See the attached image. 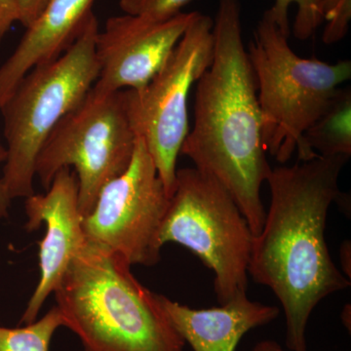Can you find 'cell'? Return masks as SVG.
Segmentation results:
<instances>
[{"label": "cell", "instance_id": "obj_1", "mask_svg": "<svg viewBox=\"0 0 351 351\" xmlns=\"http://www.w3.org/2000/svg\"><path fill=\"white\" fill-rule=\"evenodd\" d=\"M348 159L318 156L274 168L267 180L269 210L253 239L248 274L271 289L282 304L290 351H307L313 309L328 295L350 287L325 239L329 208L343 196L339 179Z\"/></svg>", "mask_w": 351, "mask_h": 351}, {"label": "cell", "instance_id": "obj_2", "mask_svg": "<svg viewBox=\"0 0 351 351\" xmlns=\"http://www.w3.org/2000/svg\"><path fill=\"white\" fill-rule=\"evenodd\" d=\"M213 59L196 82L195 122L181 154L218 180L254 237L265 223L261 189L271 172L262 142L257 82L242 39L239 0H219Z\"/></svg>", "mask_w": 351, "mask_h": 351}, {"label": "cell", "instance_id": "obj_3", "mask_svg": "<svg viewBox=\"0 0 351 351\" xmlns=\"http://www.w3.org/2000/svg\"><path fill=\"white\" fill-rule=\"evenodd\" d=\"M53 294L63 326L85 351H184L158 295L106 247L86 240Z\"/></svg>", "mask_w": 351, "mask_h": 351}, {"label": "cell", "instance_id": "obj_4", "mask_svg": "<svg viewBox=\"0 0 351 351\" xmlns=\"http://www.w3.org/2000/svg\"><path fill=\"white\" fill-rule=\"evenodd\" d=\"M288 38L267 10L247 50L257 82L263 149L280 164L295 152L299 161L318 156L307 149L304 133L351 77L348 60L304 59L291 49Z\"/></svg>", "mask_w": 351, "mask_h": 351}, {"label": "cell", "instance_id": "obj_5", "mask_svg": "<svg viewBox=\"0 0 351 351\" xmlns=\"http://www.w3.org/2000/svg\"><path fill=\"white\" fill-rule=\"evenodd\" d=\"M99 22L88 17L73 44L57 59L29 71L0 108L7 158L1 181L11 199L34 195L36 160L64 115L77 107L98 80Z\"/></svg>", "mask_w": 351, "mask_h": 351}, {"label": "cell", "instance_id": "obj_6", "mask_svg": "<svg viewBox=\"0 0 351 351\" xmlns=\"http://www.w3.org/2000/svg\"><path fill=\"white\" fill-rule=\"evenodd\" d=\"M254 235L225 186L197 168L177 170L160 230V243L193 252L213 270L219 304L247 293Z\"/></svg>", "mask_w": 351, "mask_h": 351}, {"label": "cell", "instance_id": "obj_7", "mask_svg": "<svg viewBox=\"0 0 351 351\" xmlns=\"http://www.w3.org/2000/svg\"><path fill=\"white\" fill-rule=\"evenodd\" d=\"M137 138L122 90L103 94L92 87L51 132L39 152L36 176L47 191L58 171L75 168L78 206L84 218L93 210L101 189L130 165Z\"/></svg>", "mask_w": 351, "mask_h": 351}, {"label": "cell", "instance_id": "obj_8", "mask_svg": "<svg viewBox=\"0 0 351 351\" xmlns=\"http://www.w3.org/2000/svg\"><path fill=\"white\" fill-rule=\"evenodd\" d=\"M213 23L209 16L196 12L151 82L140 90H122L132 129L145 141L170 198L178 156L189 132V94L213 59Z\"/></svg>", "mask_w": 351, "mask_h": 351}, {"label": "cell", "instance_id": "obj_9", "mask_svg": "<svg viewBox=\"0 0 351 351\" xmlns=\"http://www.w3.org/2000/svg\"><path fill=\"white\" fill-rule=\"evenodd\" d=\"M169 202L145 141L138 137L130 165L101 189L83 218L85 237L131 265L154 267L161 258L160 230Z\"/></svg>", "mask_w": 351, "mask_h": 351}, {"label": "cell", "instance_id": "obj_10", "mask_svg": "<svg viewBox=\"0 0 351 351\" xmlns=\"http://www.w3.org/2000/svg\"><path fill=\"white\" fill-rule=\"evenodd\" d=\"M195 13L182 12L167 21L129 14L108 19L97 36L95 91L110 94L144 88L162 68Z\"/></svg>", "mask_w": 351, "mask_h": 351}, {"label": "cell", "instance_id": "obj_11", "mask_svg": "<svg viewBox=\"0 0 351 351\" xmlns=\"http://www.w3.org/2000/svg\"><path fill=\"white\" fill-rule=\"evenodd\" d=\"M25 199V230L34 232L43 223L46 228L43 239L38 242L40 277L20 320V324L27 325L38 319L44 302L54 293L86 237L78 206L77 177L71 168L58 171L45 195L34 193Z\"/></svg>", "mask_w": 351, "mask_h": 351}, {"label": "cell", "instance_id": "obj_12", "mask_svg": "<svg viewBox=\"0 0 351 351\" xmlns=\"http://www.w3.org/2000/svg\"><path fill=\"white\" fill-rule=\"evenodd\" d=\"M95 0H49L0 66V108L32 69L61 56L77 38Z\"/></svg>", "mask_w": 351, "mask_h": 351}, {"label": "cell", "instance_id": "obj_13", "mask_svg": "<svg viewBox=\"0 0 351 351\" xmlns=\"http://www.w3.org/2000/svg\"><path fill=\"white\" fill-rule=\"evenodd\" d=\"M158 297L173 326L193 351H234L246 332L269 324L279 315L278 307L252 302L247 293L207 309Z\"/></svg>", "mask_w": 351, "mask_h": 351}, {"label": "cell", "instance_id": "obj_14", "mask_svg": "<svg viewBox=\"0 0 351 351\" xmlns=\"http://www.w3.org/2000/svg\"><path fill=\"white\" fill-rule=\"evenodd\" d=\"M307 149L321 156H351V91L339 88L331 105L304 133Z\"/></svg>", "mask_w": 351, "mask_h": 351}, {"label": "cell", "instance_id": "obj_15", "mask_svg": "<svg viewBox=\"0 0 351 351\" xmlns=\"http://www.w3.org/2000/svg\"><path fill=\"white\" fill-rule=\"evenodd\" d=\"M60 327L63 320L56 306L25 327L0 326V351H49L51 339Z\"/></svg>", "mask_w": 351, "mask_h": 351}, {"label": "cell", "instance_id": "obj_16", "mask_svg": "<svg viewBox=\"0 0 351 351\" xmlns=\"http://www.w3.org/2000/svg\"><path fill=\"white\" fill-rule=\"evenodd\" d=\"M321 0H276L274 6L269 9L270 16L284 36H290L288 11L291 4L298 6L293 32L299 40H306L313 36L316 29L323 23L320 12Z\"/></svg>", "mask_w": 351, "mask_h": 351}, {"label": "cell", "instance_id": "obj_17", "mask_svg": "<svg viewBox=\"0 0 351 351\" xmlns=\"http://www.w3.org/2000/svg\"><path fill=\"white\" fill-rule=\"evenodd\" d=\"M320 12L326 21L322 40L331 45L345 38L350 29L351 0H321Z\"/></svg>", "mask_w": 351, "mask_h": 351}, {"label": "cell", "instance_id": "obj_18", "mask_svg": "<svg viewBox=\"0 0 351 351\" xmlns=\"http://www.w3.org/2000/svg\"><path fill=\"white\" fill-rule=\"evenodd\" d=\"M193 0H120L122 12L154 21H167L182 13Z\"/></svg>", "mask_w": 351, "mask_h": 351}, {"label": "cell", "instance_id": "obj_19", "mask_svg": "<svg viewBox=\"0 0 351 351\" xmlns=\"http://www.w3.org/2000/svg\"><path fill=\"white\" fill-rule=\"evenodd\" d=\"M48 2L49 0H17L20 24L27 29L43 13Z\"/></svg>", "mask_w": 351, "mask_h": 351}, {"label": "cell", "instance_id": "obj_20", "mask_svg": "<svg viewBox=\"0 0 351 351\" xmlns=\"http://www.w3.org/2000/svg\"><path fill=\"white\" fill-rule=\"evenodd\" d=\"M16 22H19L17 0H0V43Z\"/></svg>", "mask_w": 351, "mask_h": 351}, {"label": "cell", "instance_id": "obj_21", "mask_svg": "<svg viewBox=\"0 0 351 351\" xmlns=\"http://www.w3.org/2000/svg\"><path fill=\"white\" fill-rule=\"evenodd\" d=\"M7 158L6 147L0 143V163H4ZM11 202L12 199L7 195L3 184L0 181V219H6L9 217L10 211Z\"/></svg>", "mask_w": 351, "mask_h": 351}, {"label": "cell", "instance_id": "obj_22", "mask_svg": "<svg viewBox=\"0 0 351 351\" xmlns=\"http://www.w3.org/2000/svg\"><path fill=\"white\" fill-rule=\"evenodd\" d=\"M253 351H285L282 346L274 341H263L258 343L254 348Z\"/></svg>", "mask_w": 351, "mask_h": 351}]
</instances>
